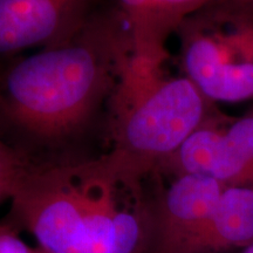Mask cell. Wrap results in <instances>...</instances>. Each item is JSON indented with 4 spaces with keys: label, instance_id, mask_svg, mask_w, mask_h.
Listing matches in <instances>:
<instances>
[{
    "label": "cell",
    "instance_id": "6da1fadb",
    "mask_svg": "<svg viewBox=\"0 0 253 253\" xmlns=\"http://www.w3.org/2000/svg\"><path fill=\"white\" fill-rule=\"evenodd\" d=\"M132 53L113 6L61 46L0 65V138L32 168L74 166L109 149L112 100Z\"/></svg>",
    "mask_w": 253,
    "mask_h": 253
},
{
    "label": "cell",
    "instance_id": "7a4b0ae2",
    "mask_svg": "<svg viewBox=\"0 0 253 253\" xmlns=\"http://www.w3.org/2000/svg\"><path fill=\"white\" fill-rule=\"evenodd\" d=\"M140 197L141 190L115 181L97 160L27 167L6 218L47 253H138Z\"/></svg>",
    "mask_w": 253,
    "mask_h": 253
},
{
    "label": "cell",
    "instance_id": "3957f363",
    "mask_svg": "<svg viewBox=\"0 0 253 253\" xmlns=\"http://www.w3.org/2000/svg\"><path fill=\"white\" fill-rule=\"evenodd\" d=\"M219 112L188 78L130 53L123 63L109 119V149L97 158L115 181L138 190L209 118Z\"/></svg>",
    "mask_w": 253,
    "mask_h": 253
},
{
    "label": "cell",
    "instance_id": "277c9868",
    "mask_svg": "<svg viewBox=\"0 0 253 253\" xmlns=\"http://www.w3.org/2000/svg\"><path fill=\"white\" fill-rule=\"evenodd\" d=\"M175 34L184 77L207 99L253 100V2L210 0Z\"/></svg>",
    "mask_w": 253,
    "mask_h": 253
},
{
    "label": "cell",
    "instance_id": "5b68a950",
    "mask_svg": "<svg viewBox=\"0 0 253 253\" xmlns=\"http://www.w3.org/2000/svg\"><path fill=\"white\" fill-rule=\"evenodd\" d=\"M225 185L207 176L157 173L143 183L140 198L142 239L138 253H189Z\"/></svg>",
    "mask_w": 253,
    "mask_h": 253
},
{
    "label": "cell",
    "instance_id": "8992f818",
    "mask_svg": "<svg viewBox=\"0 0 253 253\" xmlns=\"http://www.w3.org/2000/svg\"><path fill=\"white\" fill-rule=\"evenodd\" d=\"M157 175H199L224 185L253 188V110L231 120L220 112L202 123Z\"/></svg>",
    "mask_w": 253,
    "mask_h": 253
},
{
    "label": "cell",
    "instance_id": "52a82bcc",
    "mask_svg": "<svg viewBox=\"0 0 253 253\" xmlns=\"http://www.w3.org/2000/svg\"><path fill=\"white\" fill-rule=\"evenodd\" d=\"M116 0H0V65L67 43Z\"/></svg>",
    "mask_w": 253,
    "mask_h": 253
},
{
    "label": "cell",
    "instance_id": "ba28073f",
    "mask_svg": "<svg viewBox=\"0 0 253 253\" xmlns=\"http://www.w3.org/2000/svg\"><path fill=\"white\" fill-rule=\"evenodd\" d=\"M210 0H116L125 15L132 53L163 66L169 58L167 42L183 20Z\"/></svg>",
    "mask_w": 253,
    "mask_h": 253
},
{
    "label": "cell",
    "instance_id": "9c48e42d",
    "mask_svg": "<svg viewBox=\"0 0 253 253\" xmlns=\"http://www.w3.org/2000/svg\"><path fill=\"white\" fill-rule=\"evenodd\" d=\"M253 244V188L225 185L189 253H230Z\"/></svg>",
    "mask_w": 253,
    "mask_h": 253
},
{
    "label": "cell",
    "instance_id": "30bf717a",
    "mask_svg": "<svg viewBox=\"0 0 253 253\" xmlns=\"http://www.w3.org/2000/svg\"><path fill=\"white\" fill-rule=\"evenodd\" d=\"M26 163L0 138V203L11 199Z\"/></svg>",
    "mask_w": 253,
    "mask_h": 253
},
{
    "label": "cell",
    "instance_id": "8fae6325",
    "mask_svg": "<svg viewBox=\"0 0 253 253\" xmlns=\"http://www.w3.org/2000/svg\"><path fill=\"white\" fill-rule=\"evenodd\" d=\"M19 231L7 218L0 220V253H33L20 238Z\"/></svg>",
    "mask_w": 253,
    "mask_h": 253
},
{
    "label": "cell",
    "instance_id": "7c38bea8",
    "mask_svg": "<svg viewBox=\"0 0 253 253\" xmlns=\"http://www.w3.org/2000/svg\"><path fill=\"white\" fill-rule=\"evenodd\" d=\"M230 253H253V244L246 246V248H243V249L237 250V251L230 252Z\"/></svg>",
    "mask_w": 253,
    "mask_h": 253
},
{
    "label": "cell",
    "instance_id": "4fadbf2b",
    "mask_svg": "<svg viewBox=\"0 0 253 253\" xmlns=\"http://www.w3.org/2000/svg\"><path fill=\"white\" fill-rule=\"evenodd\" d=\"M33 253H47V252H46V251H43L42 249L38 248L37 250H33Z\"/></svg>",
    "mask_w": 253,
    "mask_h": 253
},
{
    "label": "cell",
    "instance_id": "5bb4252c",
    "mask_svg": "<svg viewBox=\"0 0 253 253\" xmlns=\"http://www.w3.org/2000/svg\"><path fill=\"white\" fill-rule=\"evenodd\" d=\"M240 1H248V2H253V0H240Z\"/></svg>",
    "mask_w": 253,
    "mask_h": 253
}]
</instances>
